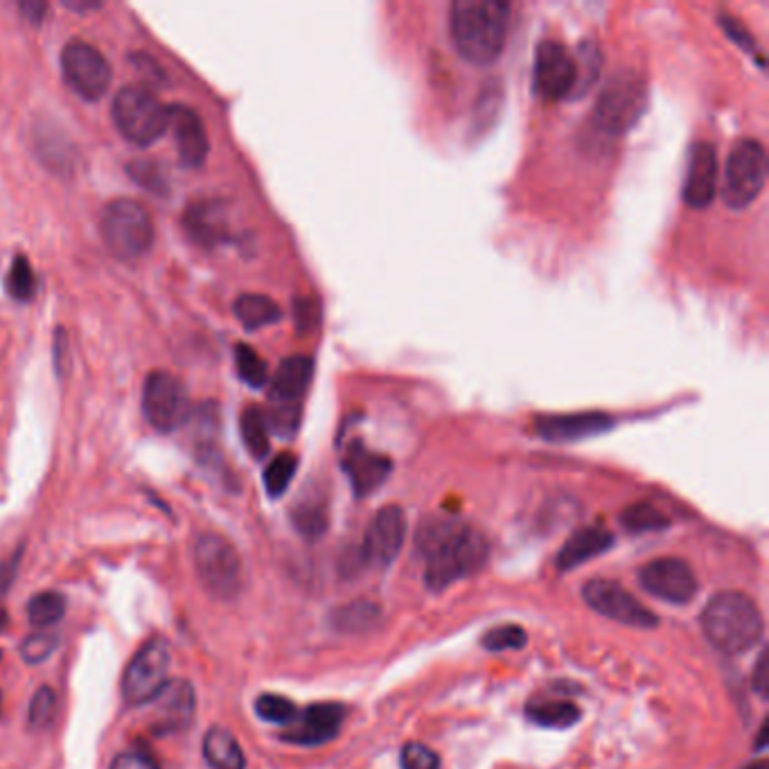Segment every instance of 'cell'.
Wrapping results in <instances>:
<instances>
[{
  "label": "cell",
  "mask_w": 769,
  "mask_h": 769,
  "mask_svg": "<svg viewBox=\"0 0 769 769\" xmlns=\"http://www.w3.org/2000/svg\"><path fill=\"white\" fill-rule=\"evenodd\" d=\"M416 551L425 558V587L442 591L479 573L490 558L488 537L466 521L433 515L416 532Z\"/></svg>",
  "instance_id": "1"
},
{
  "label": "cell",
  "mask_w": 769,
  "mask_h": 769,
  "mask_svg": "<svg viewBox=\"0 0 769 769\" xmlns=\"http://www.w3.org/2000/svg\"><path fill=\"white\" fill-rule=\"evenodd\" d=\"M510 6L503 0H453L449 32L456 52L472 66L495 63L508 39Z\"/></svg>",
  "instance_id": "2"
},
{
  "label": "cell",
  "mask_w": 769,
  "mask_h": 769,
  "mask_svg": "<svg viewBox=\"0 0 769 769\" xmlns=\"http://www.w3.org/2000/svg\"><path fill=\"white\" fill-rule=\"evenodd\" d=\"M700 623L709 643L729 657L751 650L765 632L760 609L740 591L716 593L707 602Z\"/></svg>",
  "instance_id": "3"
},
{
  "label": "cell",
  "mask_w": 769,
  "mask_h": 769,
  "mask_svg": "<svg viewBox=\"0 0 769 769\" xmlns=\"http://www.w3.org/2000/svg\"><path fill=\"white\" fill-rule=\"evenodd\" d=\"M648 109V84L635 70L613 72L593 107V124L607 136H626Z\"/></svg>",
  "instance_id": "4"
},
{
  "label": "cell",
  "mask_w": 769,
  "mask_h": 769,
  "mask_svg": "<svg viewBox=\"0 0 769 769\" xmlns=\"http://www.w3.org/2000/svg\"><path fill=\"white\" fill-rule=\"evenodd\" d=\"M102 240L111 256L122 262L142 260L157 240L151 214L133 199H116L107 203L100 219Z\"/></svg>",
  "instance_id": "5"
},
{
  "label": "cell",
  "mask_w": 769,
  "mask_h": 769,
  "mask_svg": "<svg viewBox=\"0 0 769 769\" xmlns=\"http://www.w3.org/2000/svg\"><path fill=\"white\" fill-rule=\"evenodd\" d=\"M314 377L310 357H287L269 383V431L280 438H291L300 425V409Z\"/></svg>",
  "instance_id": "6"
},
{
  "label": "cell",
  "mask_w": 769,
  "mask_h": 769,
  "mask_svg": "<svg viewBox=\"0 0 769 769\" xmlns=\"http://www.w3.org/2000/svg\"><path fill=\"white\" fill-rule=\"evenodd\" d=\"M111 116L118 131L138 147L157 142L170 127L168 107L157 93L140 84L124 87L116 93Z\"/></svg>",
  "instance_id": "7"
},
{
  "label": "cell",
  "mask_w": 769,
  "mask_h": 769,
  "mask_svg": "<svg viewBox=\"0 0 769 769\" xmlns=\"http://www.w3.org/2000/svg\"><path fill=\"white\" fill-rule=\"evenodd\" d=\"M192 560L206 591L214 598H236L244 587V565L238 549L223 535L203 532L197 537Z\"/></svg>",
  "instance_id": "8"
},
{
  "label": "cell",
  "mask_w": 769,
  "mask_h": 769,
  "mask_svg": "<svg viewBox=\"0 0 769 769\" xmlns=\"http://www.w3.org/2000/svg\"><path fill=\"white\" fill-rule=\"evenodd\" d=\"M767 153L758 140H740L733 144L722 179V201L731 210L749 208L765 190Z\"/></svg>",
  "instance_id": "9"
},
{
  "label": "cell",
  "mask_w": 769,
  "mask_h": 769,
  "mask_svg": "<svg viewBox=\"0 0 769 769\" xmlns=\"http://www.w3.org/2000/svg\"><path fill=\"white\" fill-rule=\"evenodd\" d=\"M170 646L163 639L147 641L129 661L122 677V698L131 707L149 705L170 681Z\"/></svg>",
  "instance_id": "10"
},
{
  "label": "cell",
  "mask_w": 769,
  "mask_h": 769,
  "mask_svg": "<svg viewBox=\"0 0 769 769\" xmlns=\"http://www.w3.org/2000/svg\"><path fill=\"white\" fill-rule=\"evenodd\" d=\"M61 72L72 93L89 102L102 100L113 80L107 57L87 41L66 43L61 50Z\"/></svg>",
  "instance_id": "11"
},
{
  "label": "cell",
  "mask_w": 769,
  "mask_h": 769,
  "mask_svg": "<svg viewBox=\"0 0 769 769\" xmlns=\"http://www.w3.org/2000/svg\"><path fill=\"white\" fill-rule=\"evenodd\" d=\"M142 416L163 433H170L188 418V396L183 383L166 370H153L144 377Z\"/></svg>",
  "instance_id": "12"
},
{
  "label": "cell",
  "mask_w": 769,
  "mask_h": 769,
  "mask_svg": "<svg viewBox=\"0 0 769 769\" xmlns=\"http://www.w3.org/2000/svg\"><path fill=\"white\" fill-rule=\"evenodd\" d=\"M582 598L593 611L600 613V617L617 621L621 626L639 630H652L659 626L657 613L643 607V602H639L628 589H623L613 580H589L582 587Z\"/></svg>",
  "instance_id": "13"
},
{
  "label": "cell",
  "mask_w": 769,
  "mask_h": 769,
  "mask_svg": "<svg viewBox=\"0 0 769 769\" xmlns=\"http://www.w3.org/2000/svg\"><path fill=\"white\" fill-rule=\"evenodd\" d=\"M576 57L558 41H542L535 52L532 87L535 93L558 102L573 96L576 89Z\"/></svg>",
  "instance_id": "14"
},
{
  "label": "cell",
  "mask_w": 769,
  "mask_h": 769,
  "mask_svg": "<svg viewBox=\"0 0 769 769\" xmlns=\"http://www.w3.org/2000/svg\"><path fill=\"white\" fill-rule=\"evenodd\" d=\"M407 542V515L400 506H383L374 512L370 519L363 545H361V558L366 565L372 567H389L398 560L402 547Z\"/></svg>",
  "instance_id": "15"
},
{
  "label": "cell",
  "mask_w": 769,
  "mask_h": 769,
  "mask_svg": "<svg viewBox=\"0 0 769 769\" xmlns=\"http://www.w3.org/2000/svg\"><path fill=\"white\" fill-rule=\"evenodd\" d=\"M639 585L670 605H686L700 591L698 578L679 558H657L639 569Z\"/></svg>",
  "instance_id": "16"
},
{
  "label": "cell",
  "mask_w": 769,
  "mask_h": 769,
  "mask_svg": "<svg viewBox=\"0 0 769 769\" xmlns=\"http://www.w3.org/2000/svg\"><path fill=\"white\" fill-rule=\"evenodd\" d=\"M149 729L157 736H174L190 729L197 713V693L188 679H170L149 702Z\"/></svg>",
  "instance_id": "17"
},
{
  "label": "cell",
  "mask_w": 769,
  "mask_h": 769,
  "mask_svg": "<svg viewBox=\"0 0 769 769\" xmlns=\"http://www.w3.org/2000/svg\"><path fill=\"white\" fill-rule=\"evenodd\" d=\"M346 707L337 702H319L298 711L296 720L280 736L298 747H319L334 740L343 727Z\"/></svg>",
  "instance_id": "18"
},
{
  "label": "cell",
  "mask_w": 769,
  "mask_h": 769,
  "mask_svg": "<svg viewBox=\"0 0 769 769\" xmlns=\"http://www.w3.org/2000/svg\"><path fill=\"white\" fill-rule=\"evenodd\" d=\"M341 468L350 481L354 497L363 499L387 483L393 472V460L389 456L366 449L361 440H352L348 451L343 453Z\"/></svg>",
  "instance_id": "19"
},
{
  "label": "cell",
  "mask_w": 769,
  "mask_h": 769,
  "mask_svg": "<svg viewBox=\"0 0 769 769\" xmlns=\"http://www.w3.org/2000/svg\"><path fill=\"white\" fill-rule=\"evenodd\" d=\"M718 151L711 142H696L690 149L686 181H683V201L690 208H709L718 192Z\"/></svg>",
  "instance_id": "20"
},
{
  "label": "cell",
  "mask_w": 769,
  "mask_h": 769,
  "mask_svg": "<svg viewBox=\"0 0 769 769\" xmlns=\"http://www.w3.org/2000/svg\"><path fill=\"white\" fill-rule=\"evenodd\" d=\"M170 111V127L172 136H174V147L179 159L186 168H201L208 159L210 151V142H208V133L206 127L201 122V118L197 116V111H192L190 107H168Z\"/></svg>",
  "instance_id": "21"
},
{
  "label": "cell",
  "mask_w": 769,
  "mask_h": 769,
  "mask_svg": "<svg viewBox=\"0 0 769 769\" xmlns=\"http://www.w3.org/2000/svg\"><path fill=\"white\" fill-rule=\"evenodd\" d=\"M613 427L609 413L589 411L571 416H547L535 422V431L549 442H578L585 438L600 436Z\"/></svg>",
  "instance_id": "22"
},
{
  "label": "cell",
  "mask_w": 769,
  "mask_h": 769,
  "mask_svg": "<svg viewBox=\"0 0 769 769\" xmlns=\"http://www.w3.org/2000/svg\"><path fill=\"white\" fill-rule=\"evenodd\" d=\"M611 547H613V535L609 530H605L600 526L578 528L562 545V549L556 558V567L562 573L573 571L580 565H585L587 560H593V558L607 553Z\"/></svg>",
  "instance_id": "23"
},
{
  "label": "cell",
  "mask_w": 769,
  "mask_h": 769,
  "mask_svg": "<svg viewBox=\"0 0 769 769\" xmlns=\"http://www.w3.org/2000/svg\"><path fill=\"white\" fill-rule=\"evenodd\" d=\"M289 517L296 532L302 535L304 540H319L330 526V508L326 495L319 490L302 492L291 506Z\"/></svg>",
  "instance_id": "24"
},
{
  "label": "cell",
  "mask_w": 769,
  "mask_h": 769,
  "mask_svg": "<svg viewBox=\"0 0 769 769\" xmlns=\"http://www.w3.org/2000/svg\"><path fill=\"white\" fill-rule=\"evenodd\" d=\"M203 758L212 769H247V756L242 745L223 727H212L206 731Z\"/></svg>",
  "instance_id": "25"
},
{
  "label": "cell",
  "mask_w": 769,
  "mask_h": 769,
  "mask_svg": "<svg viewBox=\"0 0 769 769\" xmlns=\"http://www.w3.org/2000/svg\"><path fill=\"white\" fill-rule=\"evenodd\" d=\"M186 226L199 244L210 247L226 240V217L219 203L192 206L186 214Z\"/></svg>",
  "instance_id": "26"
},
{
  "label": "cell",
  "mask_w": 769,
  "mask_h": 769,
  "mask_svg": "<svg viewBox=\"0 0 769 769\" xmlns=\"http://www.w3.org/2000/svg\"><path fill=\"white\" fill-rule=\"evenodd\" d=\"M526 718L545 729H571L580 722L582 713L567 700H530L526 705Z\"/></svg>",
  "instance_id": "27"
},
{
  "label": "cell",
  "mask_w": 769,
  "mask_h": 769,
  "mask_svg": "<svg viewBox=\"0 0 769 769\" xmlns=\"http://www.w3.org/2000/svg\"><path fill=\"white\" fill-rule=\"evenodd\" d=\"M236 317L247 330H262L282 319L280 307L264 293H242L236 300Z\"/></svg>",
  "instance_id": "28"
},
{
  "label": "cell",
  "mask_w": 769,
  "mask_h": 769,
  "mask_svg": "<svg viewBox=\"0 0 769 769\" xmlns=\"http://www.w3.org/2000/svg\"><path fill=\"white\" fill-rule=\"evenodd\" d=\"M381 619V611L374 602L357 600L337 611H332V626L348 635H359L372 630Z\"/></svg>",
  "instance_id": "29"
},
{
  "label": "cell",
  "mask_w": 769,
  "mask_h": 769,
  "mask_svg": "<svg viewBox=\"0 0 769 769\" xmlns=\"http://www.w3.org/2000/svg\"><path fill=\"white\" fill-rule=\"evenodd\" d=\"M240 429H242V440L249 449V453L256 460L267 458L269 449H271V440H269V422H267V411L262 407H247L240 420Z\"/></svg>",
  "instance_id": "30"
},
{
  "label": "cell",
  "mask_w": 769,
  "mask_h": 769,
  "mask_svg": "<svg viewBox=\"0 0 769 769\" xmlns=\"http://www.w3.org/2000/svg\"><path fill=\"white\" fill-rule=\"evenodd\" d=\"M66 613V596L59 591H41L28 602V619L37 628L57 626Z\"/></svg>",
  "instance_id": "31"
},
{
  "label": "cell",
  "mask_w": 769,
  "mask_h": 769,
  "mask_svg": "<svg viewBox=\"0 0 769 769\" xmlns=\"http://www.w3.org/2000/svg\"><path fill=\"white\" fill-rule=\"evenodd\" d=\"M298 470V456L291 451L278 453L264 470V488L271 499H280L291 486Z\"/></svg>",
  "instance_id": "32"
},
{
  "label": "cell",
  "mask_w": 769,
  "mask_h": 769,
  "mask_svg": "<svg viewBox=\"0 0 769 769\" xmlns=\"http://www.w3.org/2000/svg\"><path fill=\"white\" fill-rule=\"evenodd\" d=\"M621 526L628 532L641 535V532H655V530H663L670 526L668 517L663 512H659L655 506L650 503H632L621 512Z\"/></svg>",
  "instance_id": "33"
},
{
  "label": "cell",
  "mask_w": 769,
  "mask_h": 769,
  "mask_svg": "<svg viewBox=\"0 0 769 769\" xmlns=\"http://www.w3.org/2000/svg\"><path fill=\"white\" fill-rule=\"evenodd\" d=\"M576 57V89H573V96H585L598 80V74H600V63H602V57H600V50L593 41H585L578 50Z\"/></svg>",
  "instance_id": "34"
},
{
  "label": "cell",
  "mask_w": 769,
  "mask_h": 769,
  "mask_svg": "<svg viewBox=\"0 0 769 769\" xmlns=\"http://www.w3.org/2000/svg\"><path fill=\"white\" fill-rule=\"evenodd\" d=\"M236 366L242 377V381L251 389H262L269 381V368L264 359L247 343L236 346Z\"/></svg>",
  "instance_id": "35"
},
{
  "label": "cell",
  "mask_w": 769,
  "mask_h": 769,
  "mask_svg": "<svg viewBox=\"0 0 769 769\" xmlns=\"http://www.w3.org/2000/svg\"><path fill=\"white\" fill-rule=\"evenodd\" d=\"M256 716L264 722H271V725H280V727H289L296 716H298V707L284 698V696H276V693H262L258 700H256Z\"/></svg>",
  "instance_id": "36"
},
{
  "label": "cell",
  "mask_w": 769,
  "mask_h": 769,
  "mask_svg": "<svg viewBox=\"0 0 769 769\" xmlns=\"http://www.w3.org/2000/svg\"><path fill=\"white\" fill-rule=\"evenodd\" d=\"M57 718V693L50 686L39 688L28 711V727L32 731H43L48 729Z\"/></svg>",
  "instance_id": "37"
},
{
  "label": "cell",
  "mask_w": 769,
  "mask_h": 769,
  "mask_svg": "<svg viewBox=\"0 0 769 769\" xmlns=\"http://www.w3.org/2000/svg\"><path fill=\"white\" fill-rule=\"evenodd\" d=\"M8 291L17 298V300H32L37 293V276L32 271V264L26 256H17L10 273H8Z\"/></svg>",
  "instance_id": "38"
},
{
  "label": "cell",
  "mask_w": 769,
  "mask_h": 769,
  "mask_svg": "<svg viewBox=\"0 0 769 769\" xmlns=\"http://www.w3.org/2000/svg\"><path fill=\"white\" fill-rule=\"evenodd\" d=\"M528 643V635L519 626H497L481 637V646L490 652L521 650Z\"/></svg>",
  "instance_id": "39"
},
{
  "label": "cell",
  "mask_w": 769,
  "mask_h": 769,
  "mask_svg": "<svg viewBox=\"0 0 769 769\" xmlns=\"http://www.w3.org/2000/svg\"><path fill=\"white\" fill-rule=\"evenodd\" d=\"M57 646H59L57 635H52V632H37V635H30L21 643L19 652H21L26 663L34 666V663H43L57 650Z\"/></svg>",
  "instance_id": "40"
},
{
  "label": "cell",
  "mask_w": 769,
  "mask_h": 769,
  "mask_svg": "<svg viewBox=\"0 0 769 769\" xmlns=\"http://www.w3.org/2000/svg\"><path fill=\"white\" fill-rule=\"evenodd\" d=\"M402 769H440V756L422 745V742H407L400 753Z\"/></svg>",
  "instance_id": "41"
},
{
  "label": "cell",
  "mask_w": 769,
  "mask_h": 769,
  "mask_svg": "<svg viewBox=\"0 0 769 769\" xmlns=\"http://www.w3.org/2000/svg\"><path fill=\"white\" fill-rule=\"evenodd\" d=\"M720 26H722V30L727 32V37H729L731 41H736L745 52H749L751 57H758V54H760V50L756 48L753 37L747 32V28H745L736 17L722 14V17H720ZM758 61H760V66H762V59H760V57H758Z\"/></svg>",
  "instance_id": "42"
},
{
  "label": "cell",
  "mask_w": 769,
  "mask_h": 769,
  "mask_svg": "<svg viewBox=\"0 0 769 769\" xmlns=\"http://www.w3.org/2000/svg\"><path fill=\"white\" fill-rule=\"evenodd\" d=\"M109 769H161L159 762L153 760L147 751L136 749V751H122L111 760Z\"/></svg>",
  "instance_id": "43"
},
{
  "label": "cell",
  "mask_w": 769,
  "mask_h": 769,
  "mask_svg": "<svg viewBox=\"0 0 769 769\" xmlns=\"http://www.w3.org/2000/svg\"><path fill=\"white\" fill-rule=\"evenodd\" d=\"M751 686L762 700L769 698V652L767 650H762L758 655V661H756L753 672H751Z\"/></svg>",
  "instance_id": "44"
},
{
  "label": "cell",
  "mask_w": 769,
  "mask_h": 769,
  "mask_svg": "<svg viewBox=\"0 0 769 769\" xmlns=\"http://www.w3.org/2000/svg\"><path fill=\"white\" fill-rule=\"evenodd\" d=\"M19 565H21V553H14L10 560H6L3 565H0V600L8 596L10 587L14 585L17 573H19ZM0 605H3V602H0Z\"/></svg>",
  "instance_id": "45"
},
{
  "label": "cell",
  "mask_w": 769,
  "mask_h": 769,
  "mask_svg": "<svg viewBox=\"0 0 769 769\" xmlns=\"http://www.w3.org/2000/svg\"><path fill=\"white\" fill-rule=\"evenodd\" d=\"M54 370L66 374L68 370V337L66 330H54Z\"/></svg>",
  "instance_id": "46"
},
{
  "label": "cell",
  "mask_w": 769,
  "mask_h": 769,
  "mask_svg": "<svg viewBox=\"0 0 769 769\" xmlns=\"http://www.w3.org/2000/svg\"><path fill=\"white\" fill-rule=\"evenodd\" d=\"M19 10H21V14H23L28 21L41 23V19H43L48 6H46V3H39V0H26V3L19 6Z\"/></svg>",
  "instance_id": "47"
},
{
  "label": "cell",
  "mask_w": 769,
  "mask_h": 769,
  "mask_svg": "<svg viewBox=\"0 0 769 769\" xmlns=\"http://www.w3.org/2000/svg\"><path fill=\"white\" fill-rule=\"evenodd\" d=\"M767 722H762L760 725V729H758V738H756V749L758 751H762V749H767Z\"/></svg>",
  "instance_id": "48"
},
{
  "label": "cell",
  "mask_w": 769,
  "mask_h": 769,
  "mask_svg": "<svg viewBox=\"0 0 769 769\" xmlns=\"http://www.w3.org/2000/svg\"><path fill=\"white\" fill-rule=\"evenodd\" d=\"M66 8L74 10V12H84V10H96V3H82V0H74V3H66Z\"/></svg>",
  "instance_id": "49"
},
{
  "label": "cell",
  "mask_w": 769,
  "mask_h": 769,
  "mask_svg": "<svg viewBox=\"0 0 769 769\" xmlns=\"http://www.w3.org/2000/svg\"><path fill=\"white\" fill-rule=\"evenodd\" d=\"M8 626V609L0 605V630H3Z\"/></svg>",
  "instance_id": "50"
},
{
  "label": "cell",
  "mask_w": 769,
  "mask_h": 769,
  "mask_svg": "<svg viewBox=\"0 0 769 769\" xmlns=\"http://www.w3.org/2000/svg\"><path fill=\"white\" fill-rule=\"evenodd\" d=\"M745 769H769V767H767V762H765V760H758V762H751V765H747Z\"/></svg>",
  "instance_id": "51"
}]
</instances>
